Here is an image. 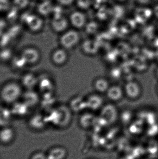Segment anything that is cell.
Wrapping results in <instances>:
<instances>
[{
    "label": "cell",
    "instance_id": "1",
    "mask_svg": "<svg viewBox=\"0 0 158 159\" xmlns=\"http://www.w3.org/2000/svg\"><path fill=\"white\" fill-rule=\"evenodd\" d=\"M21 89L16 83L11 82L6 85L1 91V97L4 102L12 103L15 102L20 96Z\"/></svg>",
    "mask_w": 158,
    "mask_h": 159
},
{
    "label": "cell",
    "instance_id": "2",
    "mask_svg": "<svg viewBox=\"0 0 158 159\" xmlns=\"http://www.w3.org/2000/svg\"><path fill=\"white\" fill-rule=\"evenodd\" d=\"M123 88L125 96L130 100H136L142 95V86L139 82L135 80L127 81Z\"/></svg>",
    "mask_w": 158,
    "mask_h": 159
},
{
    "label": "cell",
    "instance_id": "3",
    "mask_svg": "<svg viewBox=\"0 0 158 159\" xmlns=\"http://www.w3.org/2000/svg\"><path fill=\"white\" fill-rule=\"evenodd\" d=\"M79 35L75 30H69L61 36L60 43L66 48H72L75 46L79 40Z\"/></svg>",
    "mask_w": 158,
    "mask_h": 159
},
{
    "label": "cell",
    "instance_id": "4",
    "mask_svg": "<svg viewBox=\"0 0 158 159\" xmlns=\"http://www.w3.org/2000/svg\"><path fill=\"white\" fill-rule=\"evenodd\" d=\"M106 93L107 98L113 102H119L125 96L123 87L118 84L110 85Z\"/></svg>",
    "mask_w": 158,
    "mask_h": 159
},
{
    "label": "cell",
    "instance_id": "5",
    "mask_svg": "<svg viewBox=\"0 0 158 159\" xmlns=\"http://www.w3.org/2000/svg\"><path fill=\"white\" fill-rule=\"evenodd\" d=\"M117 109L112 104H108L103 107L101 113V118L105 122L112 123L117 117Z\"/></svg>",
    "mask_w": 158,
    "mask_h": 159
},
{
    "label": "cell",
    "instance_id": "6",
    "mask_svg": "<svg viewBox=\"0 0 158 159\" xmlns=\"http://www.w3.org/2000/svg\"><path fill=\"white\" fill-rule=\"evenodd\" d=\"M24 20L28 29L32 31L40 30L43 25L42 19L37 15H27Z\"/></svg>",
    "mask_w": 158,
    "mask_h": 159
},
{
    "label": "cell",
    "instance_id": "7",
    "mask_svg": "<svg viewBox=\"0 0 158 159\" xmlns=\"http://www.w3.org/2000/svg\"><path fill=\"white\" fill-rule=\"evenodd\" d=\"M70 20L72 26L77 29H81L85 26L86 24V16L81 11H74L71 13Z\"/></svg>",
    "mask_w": 158,
    "mask_h": 159
},
{
    "label": "cell",
    "instance_id": "8",
    "mask_svg": "<svg viewBox=\"0 0 158 159\" xmlns=\"http://www.w3.org/2000/svg\"><path fill=\"white\" fill-rule=\"evenodd\" d=\"M21 57L24 59L26 63L33 64L36 63L40 58L39 51L34 48H27L22 52Z\"/></svg>",
    "mask_w": 158,
    "mask_h": 159
},
{
    "label": "cell",
    "instance_id": "9",
    "mask_svg": "<svg viewBox=\"0 0 158 159\" xmlns=\"http://www.w3.org/2000/svg\"><path fill=\"white\" fill-rule=\"evenodd\" d=\"M68 25L67 20L62 15L53 16L51 21L52 28L57 32L64 31L67 28Z\"/></svg>",
    "mask_w": 158,
    "mask_h": 159
},
{
    "label": "cell",
    "instance_id": "10",
    "mask_svg": "<svg viewBox=\"0 0 158 159\" xmlns=\"http://www.w3.org/2000/svg\"><path fill=\"white\" fill-rule=\"evenodd\" d=\"M87 107L93 110H96L102 107L103 99L100 95L94 94L90 96L86 101Z\"/></svg>",
    "mask_w": 158,
    "mask_h": 159
},
{
    "label": "cell",
    "instance_id": "11",
    "mask_svg": "<svg viewBox=\"0 0 158 159\" xmlns=\"http://www.w3.org/2000/svg\"><path fill=\"white\" fill-rule=\"evenodd\" d=\"M66 155V150L64 148L57 147L52 148L46 156L47 159H64Z\"/></svg>",
    "mask_w": 158,
    "mask_h": 159
},
{
    "label": "cell",
    "instance_id": "12",
    "mask_svg": "<svg viewBox=\"0 0 158 159\" xmlns=\"http://www.w3.org/2000/svg\"><path fill=\"white\" fill-rule=\"evenodd\" d=\"M54 7L48 0H44L37 6L38 13L43 16H47L53 13Z\"/></svg>",
    "mask_w": 158,
    "mask_h": 159
},
{
    "label": "cell",
    "instance_id": "13",
    "mask_svg": "<svg viewBox=\"0 0 158 159\" xmlns=\"http://www.w3.org/2000/svg\"><path fill=\"white\" fill-rule=\"evenodd\" d=\"M46 123L45 118L41 115H36L32 117L29 121V125L32 128L36 130L43 129Z\"/></svg>",
    "mask_w": 158,
    "mask_h": 159
},
{
    "label": "cell",
    "instance_id": "14",
    "mask_svg": "<svg viewBox=\"0 0 158 159\" xmlns=\"http://www.w3.org/2000/svg\"><path fill=\"white\" fill-rule=\"evenodd\" d=\"M67 58L66 52L64 49H57L53 52L52 55L53 61L57 65L64 64L66 61Z\"/></svg>",
    "mask_w": 158,
    "mask_h": 159
},
{
    "label": "cell",
    "instance_id": "15",
    "mask_svg": "<svg viewBox=\"0 0 158 159\" xmlns=\"http://www.w3.org/2000/svg\"><path fill=\"white\" fill-rule=\"evenodd\" d=\"M24 102L28 107L35 105L39 102V98L38 94L32 91H29L24 93L23 96Z\"/></svg>",
    "mask_w": 158,
    "mask_h": 159
},
{
    "label": "cell",
    "instance_id": "16",
    "mask_svg": "<svg viewBox=\"0 0 158 159\" xmlns=\"http://www.w3.org/2000/svg\"><path fill=\"white\" fill-rule=\"evenodd\" d=\"M14 135L15 132L12 128L9 127L4 128L0 133L1 142L3 143H8L13 140Z\"/></svg>",
    "mask_w": 158,
    "mask_h": 159
},
{
    "label": "cell",
    "instance_id": "17",
    "mask_svg": "<svg viewBox=\"0 0 158 159\" xmlns=\"http://www.w3.org/2000/svg\"><path fill=\"white\" fill-rule=\"evenodd\" d=\"M110 86L108 80L104 78H98L96 80L94 83V87L96 90L101 93H106Z\"/></svg>",
    "mask_w": 158,
    "mask_h": 159
},
{
    "label": "cell",
    "instance_id": "18",
    "mask_svg": "<svg viewBox=\"0 0 158 159\" xmlns=\"http://www.w3.org/2000/svg\"><path fill=\"white\" fill-rule=\"evenodd\" d=\"M95 118L93 115L86 113L81 116L80 119V123L83 128H89L94 124Z\"/></svg>",
    "mask_w": 158,
    "mask_h": 159
},
{
    "label": "cell",
    "instance_id": "19",
    "mask_svg": "<svg viewBox=\"0 0 158 159\" xmlns=\"http://www.w3.org/2000/svg\"><path fill=\"white\" fill-rule=\"evenodd\" d=\"M72 110L76 112H79L87 107L86 101H84L80 97H77L71 101L70 103Z\"/></svg>",
    "mask_w": 158,
    "mask_h": 159
},
{
    "label": "cell",
    "instance_id": "20",
    "mask_svg": "<svg viewBox=\"0 0 158 159\" xmlns=\"http://www.w3.org/2000/svg\"><path fill=\"white\" fill-rule=\"evenodd\" d=\"M83 51L88 54H93L96 51V45L94 41L87 40L84 41L83 44Z\"/></svg>",
    "mask_w": 158,
    "mask_h": 159
},
{
    "label": "cell",
    "instance_id": "21",
    "mask_svg": "<svg viewBox=\"0 0 158 159\" xmlns=\"http://www.w3.org/2000/svg\"><path fill=\"white\" fill-rule=\"evenodd\" d=\"M23 83L25 87L28 89H32L37 84V79L34 75L29 74L26 75L23 77Z\"/></svg>",
    "mask_w": 158,
    "mask_h": 159
},
{
    "label": "cell",
    "instance_id": "22",
    "mask_svg": "<svg viewBox=\"0 0 158 159\" xmlns=\"http://www.w3.org/2000/svg\"><path fill=\"white\" fill-rule=\"evenodd\" d=\"M28 106L25 103H18L14 106L13 108V113L19 116H23L27 113Z\"/></svg>",
    "mask_w": 158,
    "mask_h": 159
},
{
    "label": "cell",
    "instance_id": "23",
    "mask_svg": "<svg viewBox=\"0 0 158 159\" xmlns=\"http://www.w3.org/2000/svg\"><path fill=\"white\" fill-rule=\"evenodd\" d=\"M52 84L49 80L45 79L42 80L40 83V89L42 91L45 92V93H50L52 89Z\"/></svg>",
    "mask_w": 158,
    "mask_h": 159
},
{
    "label": "cell",
    "instance_id": "24",
    "mask_svg": "<svg viewBox=\"0 0 158 159\" xmlns=\"http://www.w3.org/2000/svg\"><path fill=\"white\" fill-rule=\"evenodd\" d=\"M29 3V0H13L14 7L17 9L26 8Z\"/></svg>",
    "mask_w": 158,
    "mask_h": 159
},
{
    "label": "cell",
    "instance_id": "25",
    "mask_svg": "<svg viewBox=\"0 0 158 159\" xmlns=\"http://www.w3.org/2000/svg\"><path fill=\"white\" fill-rule=\"evenodd\" d=\"M78 7L82 10H86L89 8L92 4L91 0H77Z\"/></svg>",
    "mask_w": 158,
    "mask_h": 159
},
{
    "label": "cell",
    "instance_id": "26",
    "mask_svg": "<svg viewBox=\"0 0 158 159\" xmlns=\"http://www.w3.org/2000/svg\"><path fill=\"white\" fill-rule=\"evenodd\" d=\"M85 29L88 34H92L96 30L97 26L95 22H90L85 25Z\"/></svg>",
    "mask_w": 158,
    "mask_h": 159
},
{
    "label": "cell",
    "instance_id": "27",
    "mask_svg": "<svg viewBox=\"0 0 158 159\" xmlns=\"http://www.w3.org/2000/svg\"><path fill=\"white\" fill-rule=\"evenodd\" d=\"M9 0H1V10L2 11H6L10 7Z\"/></svg>",
    "mask_w": 158,
    "mask_h": 159
},
{
    "label": "cell",
    "instance_id": "28",
    "mask_svg": "<svg viewBox=\"0 0 158 159\" xmlns=\"http://www.w3.org/2000/svg\"><path fill=\"white\" fill-rule=\"evenodd\" d=\"M30 159H47V156L41 152H38L34 153Z\"/></svg>",
    "mask_w": 158,
    "mask_h": 159
},
{
    "label": "cell",
    "instance_id": "29",
    "mask_svg": "<svg viewBox=\"0 0 158 159\" xmlns=\"http://www.w3.org/2000/svg\"><path fill=\"white\" fill-rule=\"evenodd\" d=\"M11 53L9 50L7 49H4L3 51H2L1 53V57L3 59H6L9 58L10 57Z\"/></svg>",
    "mask_w": 158,
    "mask_h": 159
},
{
    "label": "cell",
    "instance_id": "30",
    "mask_svg": "<svg viewBox=\"0 0 158 159\" xmlns=\"http://www.w3.org/2000/svg\"><path fill=\"white\" fill-rule=\"evenodd\" d=\"M58 2L63 6H69L71 5L75 0H56Z\"/></svg>",
    "mask_w": 158,
    "mask_h": 159
},
{
    "label": "cell",
    "instance_id": "31",
    "mask_svg": "<svg viewBox=\"0 0 158 159\" xmlns=\"http://www.w3.org/2000/svg\"><path fill=\"white\" fill-rule=\"evenodd\" d=\"M156 76L157 78L158 79V67H157V68L156 70Z\"/></svg>",
    "mask_w": 158,
    "mask_h": 159
},
{
    "label": "cell",
    "instance_id": "32",
    "mask_svg": "<svg viewBox=\"0 0 158 159\" xmlns=\"http://www.w3.org/2000/svg\"><path fill=\"white\" fill-rule=\"evenodd\" d=\"M157 92L158 94V84L157 85Z\"/></svg>",
    "mask_w": 158,
    "mask_h": 159
},
{
    "label": "cell",
    "instance_id": "33",
    "mask_svg": "<svg viewBox=\"0 0 158 159\" xmlns=\"http://www.w3.org/2000/svg\"><path fill=\"white\" fill-rule=\"evenodd\" d=\"M40 1H44V0H40Z\"/></svg>",
    "mask_w": 158,
    "mask_h": 159
}]
</instances>
